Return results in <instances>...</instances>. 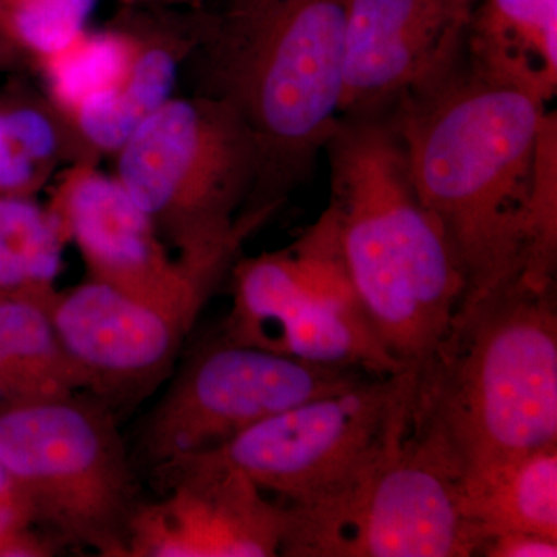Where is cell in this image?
<instances>
[{
    "instance_id": "603a6c76",
    "label": "cell",
    "mask_w": 557,
    "mask_h": 557,
    "mask_svg": "<svg viewBox=\"0 0 557 557\" xmlns=\"http://www.w3.org/2000/svg\"><path fill=\"white\" fill-rule=\"evenodd\" d=\"M124 9L131 11H171V13H190L200 11L207 0H115Z\"/></svg>"
},
{
    "instance_id": "8fae6325",
    "label": "cell",
    "mask_w": 557,
    "mask_h": 557,
    "mask_svg": "<svg viewBox=\"0 0 557 557\" xmlns=\"http://www.w3.org/2000/svg\"><path fill=\"white\" fill-rule=\"evenodd\" d=\"M479 0H347L341 116L384 115L467 51Z\"/></svg>"
},
{
    "instance_id": "9c48e42d",
    "label": "cell",
    "mask_w": 557,
    "mask_h": 557,
    "mask_svg": "<svg viewBox=\"0 0 557 557\" xmlns=\"http://www.w3.org/2000/svg\"><path fill=\"white\" fill-rule=\"evenodd\" d=\"M416 380L412 368L368 376L267 418L219 448L178 460L239 471L284 504L311 500L346 482L375 453Z\"/></svg>"
},
{
    "instance_id": "d4e9b609",
    "label": "cell",
    "mask_w": 557,
    "mask_h": 557,
    "mask_svg": "<svg viewBox=\"0 0 557 557\" xmlns=\"http://www.w3.org/2000/svg\"><path fill=\"white\" fill-rule=\"evenodd\" d=\"M10 401L9 386H7L5 373L0 364V406Z\"/></svg>"
},
{
    "instance_id": "277c9868",
    "label": "cell",
    "mask_w": 557,
    "mask_h": 557,
    "mask_svg": "<svg viewBox=\"0 0 557 557\" xmlns=\"http://www.w3.org/2000/svg\"><path fill=\"white\" fill-rule=\"evenodd\" d=\"M412 417L461 471L556 445L555 287L518 281L461 307L418 370Z\"/></svg>"
},
{
    "instance_id": "8992f818",
    "label": "cell",
    "mask_w": 557,
    "mask_h": 557,
    "mask_svg": "<svg viewBox=\"0 0 557 557\" xmlns=\"http://www.w3.org/2000/svg\"><path fill=\"white\" fill-rule=\"evenodd\" d=\"M115 156L113 177L177 256L247 240L276 214H242L258 182V148L236 110L209 95L172 97Z\"/></svg>"
},
{
    "instance_id": "ac0fdd59",
    "label": "cell",
    "mask_w": 557,
    "mask_h": 557,
    "mask_svg": "<svg viewBox=\"0 0 557 557\" xmlns=\"http://www.w3.org/2000/svg\"><path fill=\"white\" fill-rule=\"evenodd\" d=\"M139 38L137 24L100 32L86 28L62 49L33 61L39 70L47 102L61 120L123 83L137 57Z\"/></svg>"
},
{
    "instance_id": "9a60e30c",
    "label": "cell",
    "mask_w": 557,
    "mask_h": 557,
    "mask_svg": "<svg viewBox=\"0 0 557 557\" xmlns=\"http://www.w3.org/2000/svg\"><path fill=\"white\" fill-rule=\"evenodd\" d=\"M458 504L482 544L508 531L557 539V443L463 469Z\"/></svg>"
},
{
    "instance_id": "ffe728a7",
    "label": "cell",
    "mask_w": 557,
    "mask_h": 557,
    "mask_svg": "<svg viewBox=\"0 0 557 557\" xmlns=\"http://www.w3.org/2000/svg\"><path fill=\"white\" fill-rule=\"evenodd\" d=\"M62 159V138L46 109L0 108V196H35Z\"/></svg>"
},
{
    "instance_id": "6da1fadb",
    "label": "cell",
    "mask_w": 557,
    "mask_h": 557,
    "mask_svg": "<svg viewBox=\"0 0 557 557\" xmlns=\"http://www.w3.org/2000/svg\"><path fill=\"white\" fill-rule=\"evenodd\" d=\"M547 104L465 51L445 75L386 113L418 194L463 270L461 307L511 287L530 270L531 197Z\"/></svg>"
},
{
    "instance_id": "44dd1931",
    "label": "cell",
    "mask_w": 557,
    "mask_h": 557,
    "mask_svg": "<svg viewBox=\"0 0 557 557\" xmlns=\"http://www.w3.org/2000/svg\"><path fill=\"white\" fill-rule=\"evenodd\" d=\"M94 5L95 0H0V36L36 61L86 30Z\"/></svg>"
},
{
    "instance_id": "e0dca14e",
    "label": "cell",
    "mask_w": 557,
    "mask_h": 557,
    "mask_svg": "<svg viewBox=\"0 0 557 557\" xmlns=\"http://www.w3.org/2000/svg\"><path fill=\"white\" fill-rule=\"evenodd\" d=\"M467 51L483 67L552 101L557 91V0H479Z\"/></svg>"
},
{
    "instance_id": "5b68a950",
    "label": "cell",
    "mask_w": 557,
    "mask_h": 557,
    "mask_svg": "<svg viewBox=\"0 0 557 557\" xmlns=\"http://www.w3.org/2000/svg\"><path fill=\"white\" fill-rule=\"evenodd\" d=\"M416 384L354 475L311 500L282 504L278 556H479L482 539L458 504L460 463L413 421Z\"/></svg>"
},
{
    "instance_id": "7402d4cb",
    "label": "cell",
    "mask_w": 557,
    "mask_h": 557,
    "mask_svg": "<svg viewBox=\"0 0 557 557\" xmlns=\"http://www.w3.org/2000/svg\"><path fill=\"white\" fill-rule=\"evenodd\" d=\"M479 556L486 557H556L557 539L542 534L508 531L483 541Z\"/></svg>"
},
{
    "instance_id": "7a4b0ae2",
    "label": "cell",
    "mask_w": 557,
    "mask_h": 557,
    "mask_svg": "<svg viewBox=\"0 0 557 557\" xmlns=\"http://www.w3.org/2000/svg\"><path fill=\"white\" fill-rule=\"evenodd\" d=\"M347 0H207L199 94L236 110L259 175L244 212L277 209L313 175L341 116Z\"/></svg>"
},
{
    "instance_id": "52a82bcc",
    "label": "cell",
    "mask_w": 557,
    "mask_h": 557,
    "mask_svg": "<svg viewBox=\"0 0 557 557\" xmlns=\"http://www.w3.org/2000/svg\"><path fill=\"white\" fill-rule=\"evenodd\" d=\"M0 465L33 525L61 547L129 555L141 502L115 416L101 399L75 394L0 406Z\"/></svg>"
},
{
    "instance_id": "d6986e66",
    "label": "cell",
    "mask_w": 557,
    "mask_h": 557,
    "mask_svg": "<svg viewBox=\"0 0 557 557\" xmlns=\"http://www.w3.org/2000/svg\"><path fill=\"white\" fill-rule=\"evenodd\" d=\"M65 242L49 209L27 196H0V292L54 287Z\"/></svg>"
},
{
    "instance_id": "4fadbf2b",
    "label": "cell",
    "mask_w": 557,
    "mask_h": 557,
    "mask_svg": "<svg viewBox=\"0 0 557 557\" xmlns=\"http://www.w3.org/2000/svg\"><path fill=\"white\" fill-rule=\"evenodd\" d=\"M51 218L65 244L72 242L91 281L126 292H149L172 281L183 262L119 180L95 161H73L53 186Z\"/></svg>"
},
{
    "instance_id": "30bf717a",
    "label": "cell",
    "mask_w": 557,
    "mask_h": 557,
    "mask_svg": "<svg viewBox=\"0 0 557 557\" xmlns=\"http://www.w3.org/2000/svg\"><path fill=\"white\" fill-rule=\"evenodd\" d=\"M269 348L222 341L185 366L145 432L153 465L219 448L260 421L368 379Z\"/></svg>"
},
{
    "instance_id": "2e32d148",
    "label": "cell",
    "mask_w": 557,
    "mask_h": 557,
    "mask_svg": "<svg viewBox=\"0 0 557 557\" xmlns=\"http://www.w3.org/2000/svg\"><path fill=\"white\" fill-rule=\"evenodd\" d=\"M58 289L0 292V364L10 401L62 398L84 391V381L58 333Z\"/></svg>"
},
{
    "instance_id": "5bb4252c",
    "label": "cell",
    "mask_w": 557,
    "mask_h": 557,
    "mask_svg": "<svg viewBox=\"0 0 557 557\" xmlns=\"http://www.w3.org/2000/svg\"><path fill=\"white\" fill-rule=\"evenodd\" d=\"M200 11L180 32L143 25L139 47L116 89L84 102L62 120L84 160L116 153L134 132L174 97L178 73L199 40Z\"/></svg>"
},
{
    "instance_id": "7c38bea8",
    "label": "cell",
    "mask_w": 557,
    "mask_h": 557,
    "mask_svg": "<svg viewBox=\"0 0 557 557\" xmlns=\"http://www.w3.org/2000/svg\"><path fill=\"white\" fill-rule=\"evenodd\" d=\"M159 469L170 493L138 505L127 557L278 556L284 507L247 475L194 460Z\"/></svg>"
},
{
    "instance_id": "ba28073f",
    "label": "cell",
    "mask_w": 557,
    "mask_h": 557,
    "mask_svg": "<svg viewBox=\"0 0 557 557\" xmlns=\"http://www.w3.org/2000/svg\"><path fill=\"white\" fill-rule=\"evenodd\" d=\"M244 244L177 256L183 262L177 276L149 292H126L91 278L58 292L54 324L84 391L110 408L152 391L174 366Z\"/></svg>"
},
{
    "instance_id": "cb8c5ba5",
    "label": "cell",
    "mask_w": 557,
    "mask_h": 557,
    "mask_svg": "<svg viewBox=\"0 0 557 557\" xmlns=\"http://www.w3.org/2000/svg\"><path fill=\"white\" fill-rule=\"evenodd\" d=\"M24 61V54H21L20 51L0 36V73L17 69Z\"/></svg>"
},
{
    "instance_id": "3957f363",
    "label": "cell",
    "mask_w": 557,
    "mask_h": 557,
    "mask_svg": "<svg viewBox=\"0 0 557 557\" xmlns=\"http://www.w3.org/2000/svg\"><path fill=\"white\" fill-rule=\"evenodd\" d=\"M324 152L327 208L355 293L392 357L420 370L463 304L467 281L456 251L421 200L386 113L339 116Z\"/></svg>"
}]
</instances>
